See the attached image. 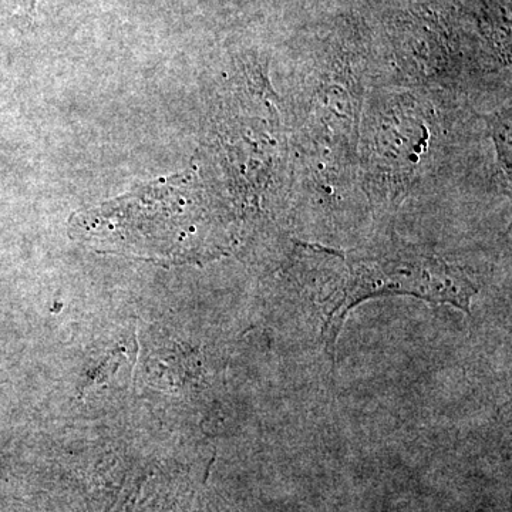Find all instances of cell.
I'll return each mask as SVG.
<instances>
[{
    "mask_svg": "<svg viewBox=\"0 0 512 512\" xmlns=\"http://www.w3.org/2000/svg\"><path fill=\"white\" fill-rule=\"evenodd\" d=\"M348 275L325 302L322 342L335 359L336 340L346 315L359 303L379 296H413L450 303L470 313L477 286L458 266L403 242H389L345 256Z\"/></svg>",
    "mask_w": 512,
    "mask_h": 512,
    "instance_id": "obj_1",
    "label": "cell"
}]
</instances>
